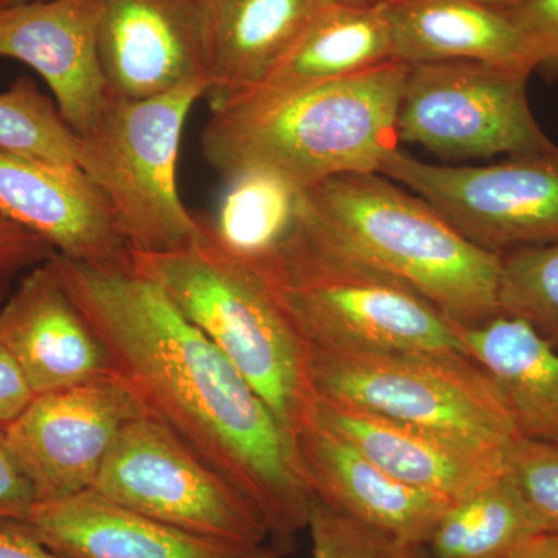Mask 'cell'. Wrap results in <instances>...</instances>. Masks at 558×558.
<instances>
[{
  "label": "cell",
  "instance_id": "cell-1",
  "mask_svg": "<svg viewBox=\"0 0 558 558\" xmlns=\"http://www.w3.org/2000/svg\"><path fill=\"white\" fill-rule=\"evenodd\" d=\"M70 299L108 354L110 373L190 451L258 509L279 557L299 548L312 492L295 439L240 369L130 258L57 255Z\"/></svg>",
  "mask_w": 558,
  "mask_h": 558
},
{
  "label": "cell",
  "instance_id": "cell-2",
  "mask_svg": "<svg viewBox=\"0 0 558 558\" xmlns=\"http://www.w3.org/2000/svg\"><path fill=\"white\" fill-rule=\"evenodd\" d=\"M407 64L290 90L256 89L213 106L202 154L220 178L266 172L296 191L348 172H379L399 148L396 117Z\"/></svg>",
  "mask_w": 558,
  "mask_h": 558
},
{
  "label": "cell",
  "instance_id": "cell-3",
  "mask_svg": "<svg viewBox=\"0 0 558 558\" xmlns=\"http://www.w3.org/2000/svg\"><path fill=\"white\" fill-rule=\"evenodd\" d=\"M253 263L310 348L469 355L458 326L416 289L341 240L301 193L286 236Z\"/></svg>",
  "mask_w": 558,
  "mask_h": 558
},
{
  "label": "cell",
  "instance_id": "cell-4",
  "mask_svg": "<svg viewBox=\"0 0 558 558\" xmlns=\"http://www.w3.org/2000/svg\"><path fill=\"white\" fill-rule=\"evenodd\" d=\"M202 222L189 247L131 252L132 266L229 357L296 442L317 411L310 344L259 267L223 248Z\"/></svg>",
  "mask_w": 558,
  "mask_h": 558
},
{
  "label": "cell",
  "instance_id": "cell-5",
  "mask_svg": "<svg viewBox=\"0 0 558 558\" xmlns=\"http://www.w3.org/2000/svg\"><path fill=\"white\" fill-rule=\"evenodd\" d=\"M301 194L341 240L416 289L458 328L502 314V256L473 244L395 180L348 172Z\"/></svg>",
  "mask_w": 558,
  "mask_h": 558
},
{
  "label": "cell",
  "instance_id": "cell-6",
  "mask_svg": "<svg viewBox=\"0 0 558 558\" xmlns=\"http://www.w3.org/2000/svg\"><path fill=\"white\" fill-rule=\"evenodd\" d=\"M311 349L319 398L505 453L519 438L501 392L469 355L407 349Z\"/></svg>",
  "mask_w": 558,
  "mask_h": 558
},
{
  "label": "cell",
  "instance_id": "cell-7",
  "mask_svg": "<svg viewBox=\"0 0 558 558\" xmlns=\"http://www.w3.org/2000/svg\"><path fill=\"white\" fill-rule=\"evenodd\" d=\"M194 80L142 100L109 97L94 126L78 135V165L109 201L131 252L189 247L204 222L180 199V140L191 109L207 97Z\"/></svg>",
  "mask_w": 558,
  "mask_h": 558
},
{
  "label": "cell",
  "instance_id": "cell-8",
  "mask_svg": "<svg viewBox=\"0 0 558 558\" xmlns=\"http://www.w3.org/2000/svg\"><path fill=\"white\" fill-rule=\"evenodd\" d=\"M529 73L481 61L407 64L396 131L444 161L537 153L556 145L532 112Z\"/></svg>",
  "mask_w": 558,
  "mask_h": 558
},
{
  "label": "cell",
  "instance_id": "cell-9",
  "mask_svg": "<svg viewBox=\"0 0 558 558\" xmlns=\"http://www.w3.org/2000/svg\"><path fill=\"white\" fill-rule=\"evenodd\" d=\"M469 241L506 255L558 242V146L481 167L433 165L398 148L379 168Z\"/></svg>",
  "mask_w": 558,
  "mask_h": 558
},
{
  "label": "cell",
  "instance_id": "cell-10",
  "mask_svg": "<svg viewBox=\"0 0 558 558\" xmlns=\"http://www.w3.org/2000/svg\"><path fill=\"white\" fill-rule=\"evenodd\" d=\"M92 490L185 531L269 545L258 509L146 413L121 429Z\"/></svg>",
  "mask_w": 558,
  "mask_h": 558
},
{
  "label": "cell",
  "instance_id": "cell-11",
  "mask_svg": "<svg viewBox=\"0 0 558 558\" xmlns=\"http://www.w3.org/2000/svg\"><path fill=\"white\" fill-rule=\"evenodd\" d=\"M143 413L138 399L112 373L33 396L5 432L36 502L92 490L121 429Z\"/></svg>",
  "mask_w": 558,
  "mask_h": 558
},
{
  "label": "cell",
  "instance_id": "cell-12",
  "mask_svg": "<svg viewBox=\"0 0 558 558\" xmlns=\"http://www.w3.org/2000/svg\"><path fill=\"white\" fill-rule=\"evenodd\" d=\"M101 0H35L0 7V58L35 70L76 135L109 100L98 53Z\"/></svg>",
  "mask_w": 558,
  "mask_h": 558
},
{
  "label": "cell",
  "instance_id": "cell-13",
  "mask_svg": "<svg viewBox=\"0 0 558 558\" xmlns=\"http://www.w3.org/2000/svg\"><path fill=\"white\" fill-rule=\"evenodd\" d=\"M98 53L112 98L142 100L207 80L201 0H101Z\"/></svg>",
  "mask_w": 558,
  "mask_h": 558
},
{
  "label": "cell",
  "instance_id": "cell-14",
  "mask_svg": "<svg viewBox=\"0 0 558 558\" xmlns=\"http://www.w3.org/2000/svg\"><path fill=\"white\" fill-rule=\"evenodd\" d=\"M0 211L49 242L62 258H130L109 201L78 165L0 150Z\"/></svg>",
  "mask_w": 558,
  "mask_h": 558
},
{
  "label": "cell",
  "instance_id": "cell-15",
  "mask_svg": "<svg viewBox=\"0 0 558 558\" xmlns=\"http://www.w3.org/2000/svg\"><path fill=\"white\" fill-rule=\"evenodd\" d=\"M20 529L62 558H281L270 545L207 537L86 490L36 502Z\"/></svg>",
  "mask_w": 558,
  "mask_h": 558
},
{
  "label": "cell",
  "instance_id": "cell-16",
  "mask_svg": "<svg viewBox=\"0 0 558 558\" xmlns=\"http://www.w3.org/2000/svg\"><path fill=\"white\" fill-rule=\"evenodd\" d=\"M54 258L24 275L0 304V344L33 396L110 373L106 349L70 299Z\"/></svg>",
  "mask_w": 558,
  "mask_h": 558
},
{
  "label": "cell",
  "instance_id": "cell-17",
  "mask_svg": "<svg viewBox=\"0 0 558 558\" xmlns=\"http://www.w3.org/2000/svg\"><path fill=\"white\" fill-rule=\"evenodd\" d=\"M314 424L347 440L407 486L450 502L505 473V453L475 449L432 429L319 396Z\"/></svg>",
  "mask_w": 558,
  "mask_h": 558
},
{
  "label": "cell",
  "instance_id": "cell-18",
  "mask_svg": "<svg viewBox=\"0 0 558 558\" xmlns=\"http://www.w3.org/2000/svg\"><path fill=\"white\" fill-rule=\"evenodd\" d=\"M296 449L314 497L399 542L424 546L451 505L388 475L318 425L296 438Z\"/></svg>",
  "mask_w": 558,
  "mask_h": 558
},
{
  "label": "cell",
  "instance_id": "cell-19",
  "mask_svg": "<svg viewBox=\"0 0 558 558\" xmlns=\"http://www.w3.org/2000/svg\"><path fill=\"white\" fill-rule=\"evenodd\" d=\"M337 0H201L209 101L263 86Z\"/></svg>",
  "mask_w": 558,
  "mask_h": 558
},
{
  "label": "cell",
  "instance_id": "cell-20",
  "mask_svg": "<svg viewBox=\"0 0 558 558\" xmlns=\"http://www.w3.org/2000/svg\"><path fill=\"white\" fill-rule=\"evenodd\" d=\"M395 44L405 64L481 61L535 73L526 40L505 11L478 0H379Z\"/></svg>",
  "mask_w": 558,
  "mask_h": 558
},
{
  "label": "cell",
  "instance_id": "cell-21",
  "mask_svg": "<svg viewBox=\"0 0 558 558\" xmlns=\"http://www.w3.org/2000/svg\"><path fill=\"white\" fill-rule=\"evenodd\" d=\"M470 359L497 385L521 438L558 442V351L523 319L458 328Z\"/></svg>",
  "mask_w": 558,
  "mask_h": 558
},
{
  "label": "cell",
  "instance_id": "cell-22",
  "mask_svg": "<svg viewBox=\"0 0 558 558\" xmlns=\"http://www.w3.org/2000/svg\"><path fill=\"white\" fill-rule=\"evenodd\" d=\"M391 60H396L395 44L379 0H337L258 89H300L347 78Z\"/></svg>",
  "mask_w": 558,
  "mask_h": 558
},
{
  "label": "cell",
  "instance_id": "cell-23",
  "mask_svg": "<svg viewBox=\"0 0 558 558\" xmlns=\"http://www.w3.org/2000/svg\"><path fill=\"white\" fill-rule=\"evenodd\" d=\"M505 473L451 502L422 548L427 558H508L539 534Z\"/></svg>",
  "mask_w": 558,
  "mask_h": 558
},
{
  "label": "cell",
  "instance_id": "cell-24",
  "mask_svg": "<svg viewBox=\"0 0 558 558\" xmlns=\"http://www.w3.org/2000/svg\"><path fill=\"white\" fill-rule=\"evenodd\" d=\"M300 191L266 172H247L229 180L218 213L205 220L223 248L256 260L269 255L295 218Z\"/></svg>",
  "mask_w": 558,
  "mask_h": 558
},
{
  "label": "cell",
  "instance_id": "cell-25",
  "mask_svg": "<svg viewBox=\"0 0 558 558\" xmlns=\"http://www.w3.org/2000/svg\"><path fill=\"white\" fill-rule=\"evenodd\" d=\"M0 150L78 165L80 138L53 98L20 76L0 92Z\"/></svg>",
  "mask_w": 558,
  "mask_h": 558
},
{
  "label": "cell",
  "instance_id": "cell-26",
  "mask_svg": "<svg viewBox=\"0 0 558 558\" xmlns=\"http://www.w3.org/2000/svg\"><path fill=\"white\" fill-rule=\"evenodd\" d=\"M499 304L558 351V242L502 255Z\"/></svg>",
  "mask_w": 558,
  "mask_h": 558
},
{
  "label": "cell",
  "instance_id": "cell-27",
  "mask_svg": "<svg viewBox=\"0 0 558 558\" xmlns=\"http://www.w3.org/2000/svg\"><path fill=\"white\" fill-rule=\"evenodd\" d=\"M312 558H427L422 546L388 537L312 495Z\"/></svg>",
  "mask_w": 558,
  "mask_h": 558
},
{
  "label": "cell",
  "instance_id": "cell-28",
  "mask_svg": "<svg viewBox=\"0 0 558 558\" xmlns=\"http://www.w3.org/2000/svg\"><path fill=\"white\" fill-rule=\"evenodd\" d=\"M505 475L542 532H558V442L517 438L505 451Z\"/></svg>",
  "mask_w": 558,
  "mask_h": 558
},
{
  "label": "cell",
  "instance_id": "cell-29",
  "mask_svg": "<svg viewBox=\"0 0 558 558\" xmlns=\"http://www.w3.org/2000/svg\"><path fill=\"white\" fill-rule=\"evenodd\" d=\"M502 11L526 40L535 72L558 81V0H523Z\"/></svg>",
  "mask_w": 558,
  "mask_h": 558
},
{
  "label": "cell",
  "instance_id": "cell-30",
  "mask_svg": "<svg viewBox=\"0 0 558 558\" xmlns=\"http://www.w3.org/2000/svg\"><path fill=\"white\" fill-rule=\"evenodd\" d=\"M57 255L49 242L0 211V304L24 275Z\"/></svg>",
  "mask_w": 558,
  "mask_h": 558
},
{
  "label": "cell",
  "instance_id": "cell-31",
  "mask_svg": "<svg viewBox=\"0 0 558 558\" xmlns=\"http://www.w3.org/2000/svg\"><path fill=\"white\" fill-rule=\"evenodd\" d=\"M36 497L24 473L17 468L0 424V529L21 526L31 517Z\"/></svg>",
  "mask_w": 558,
  "mask_h": 558
},
{
  "label": "cell",
  "instance_id": "cell-32",
  "mask_svg": "<svg viewBox=\"0 0 558 558\" xmlns=\"http://www.w3.org/2000/svg\"><path fill=\"white\" fill-rule=\"evenodd\" d=\"M33 399L32 389L14 360L0 344V424L9 425Z\"/></svg>",
  "mask_w": 558,
  "mask_h": 558
},
{
  "label": "cell",
  "instance_id": "cell-33",
  "mask_svg": "<svg viewBox=\"0 0 558 558\" xmlns=\"http://www.w3.org/2000/svg\"><path fill=\"white\" fill-rule=\"evenodd\" d=\"M0 558H62L20 529H0Z\"/></svg>",
  "mask_w": 558,
  "mask_h": 558
},
{
  "label": "cell",
  "instance_id": "cell-34",
  "mask_svg": "<svg viewBox=\"0 0 558 558\" xmlns=\"http://www.w3.org/2000/svg\"><path fill=\"white\" fill-rule=\"evenodd\" d=\"M508 558H558V532H539Z\"/></svg>",
  "mask_w": 558,
  "mask_h": 558
},
{
  "label": "cell",
  "instance_id": "cell-35",
  "mask_svg": "<svg viewBox=\"0 0 558 558\" xmlns=\"http://www.w3.org/2000/svg\"><path fill=\"white\" fill-rule=\"evenodd\" d=\"M478 2L484 3V5L494 7V9L506 10L523 2V0H478Z\"/></svg>",
  "mask_w": 558,
  "mask_h": 558
},
{
  "label": "cell",
  "instance_id": "cell-36",
  "mask_svg": "<svg viewBox=\"0 0 558 558\" xmlns=\"http://www.w3.org/2000/svg\"><path fill=\"white\" fill-rule=\"evenodd\" d=\"M35 2V0H0V7L20 5V3Z\"/></svg>",
  "mask_w": 558,
  "mask_h": 558
},
{
  "label": "cell",
  "instance_id": "cell-37",
  "mask_svg": "<svg viewBox=\"0 0 558 558\" xmlns=\"http://www.w3.org/2000/svg\"><path fill=\"white\" fill-rule=\"evenodd\" d=\"M340 2H347V3H365V2H368V0H340Z\"/></svg>",
  "mask_w": 558,
  "mask_h": 558
}]
</instances>
